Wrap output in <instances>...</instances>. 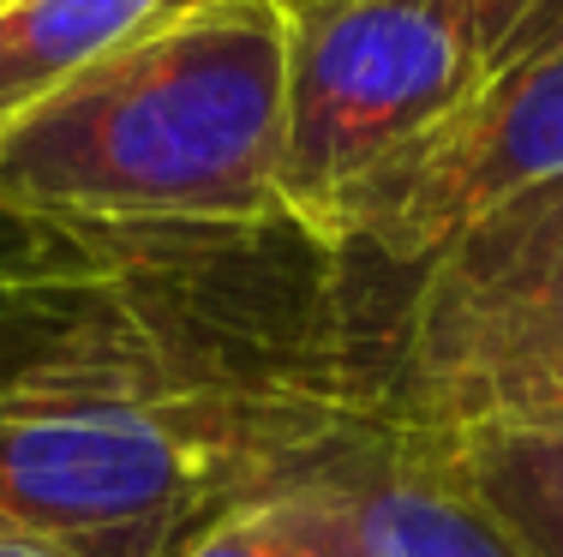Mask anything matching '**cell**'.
Returning a JSON list of instances; mask_svg holds the SVG:
<instances>
[{"label":"cell","instance_id":"obj_6","mask_svg":"<svg viewBox=\"0 0 563 557\" xmlns=\"http://www.w3.org/2000/svg\"><path fill=\"white\" fill-rule=\"evenodd\" d=\"M151 241H114L0 204V383L144 318Z\"/></svg>","mask_w":563,"mask_h":557},{"label":"cell","instance_id":"obj_11","mask_svg":"<svg viewBox=\"0 0 563 557\" xmlns=\"http://www.w3.org/2000/svg\"><path fill=\"white\" fill-rule=\"evenodd\" d=\"M450 7L479 55V73L504 66L509 55H521L528 43L563 24V0H450Z\"/></svg>","mask_w":563,"mask_h":557},{"label":"cell","instance_id":"obj_9","mask_svg":"<svg viewBox=\"0 0 563 557\" xmlns=\"http://www.w3.org/2000/svg\"><path fill=\"white\" fill-rule=\"evenodd\" d=\"M521 557H563V414L516 426L426 432Z\"/></svg>","mask_w":563,"mask_h":557},{"label":"cell","instance_id":"obj_5","mask_svg":"<svg viewBox=\"0 0 563 557\" xmlns=\"http://www.w3.org/2000/svg\"><path fill=\"white\" fill-rule=\"evenodd\" d=\"M563 180V24L492 66L467 102L413 138L330 222V246L366 241L426 264L509 198Z\"/></svg>","mask_w":563,"mask_h":557},{"label":"cell","instance_id":"obj_3","mask_svg":"<svg viewBox=\"0 0 563 557\" xmlns=\"http://www.w3.org/2000/svg\"><path fill=\"white\" fill-rule=\"evenodd\" d=\"M288 114L282 210L330 246V222L384 163L450 121L479 85V55L450 0H282Z\"/></svg>","mask_w":563,"mask_h":557},{"label":"cell","instance_id":"obj_12","mask_svg":"<svg viewBox=\"0 0 563 557\" xmlns=\"http://www.w3.org/2000/svg\"><path fill=\"white\" fill-rule=\"evenodd\" d=\"M0 557H85V552L60 546V539H31V534H7L0 527Z\"/></svg>","mask_w":563,"mask_h":557},{"label":"cell","instance_id":"obj_4","mask_svg":"<svg viewBox=\"0 0 563 557\" xmlns=\"http://www.w3.org/2000/svg\"><path fill=\"white\" fill-rule=\"evenodd\" d=\"M563 414V180L509 198L420 264L401 426L467 432Z\"/></svg>","mask_w":563,"mask_h":557},{"label":"cell","instance_id":"obj_10","mask_svg":"<svg viewBox=\"0 0 563 557\" xmlns=\"http://www.w3.org/2000/svg\"><path fill=\"white\" fill-rule=\"evenodd\" d=\"M168 557H366L347 468H306L222 503Z\"/></svg>","mask_w":563,"mask_h":557},{"label":"cell","instance_id":"obj_1","mask_svg":"<svg viewBox=\"0 0 563 557\" xmlns=\"http://www.w3.org/2000/svg\"><path fill=\"white\" fill-rule=\"evenodd\" d=\"M288 7L198 0L0 138V204L114 241L288 229Z\"/></svg>","mask_w":563,"mask_h":557},{"label":"cell","instance_id":"obj_7","mask_svg":"<svg viewBox=\"0 0 563 557\" xmlns=\"http://www.w3.org/2000/svg\"><path fill=\"white\" fill-rule=\"evenodd\" d=\"M347 486L366 557H521L498 515L455 480L444 449L413 426H396L366 461H354Z\"/></svg>","mask_w":563,"mask_h":557},{"label":"cell","instance_id":"obj_2","mask_svg":"<svg viewBox=\"0 0 563 557\" xmlns=\"http://www.w3.org/2000/svg\"><path fill=\"white\" fill-rule=\"evenodd\" d=\"M324 420L186 371L126 324L0 383V527L85 557H168L222 503L294 480Z\"/></svg>","mask_w":563,"mask_h":557},{"label":"cell","instance_id":"obj_8","mask_svg":"<svg viewBox=\"0 0 563 557\" xmlns=\"http://www.w3.org/2000/svg\"><path fill=\"white\" fill-rule=\"evenodd\" d=\"M198 0H0V138L126 36Z\"/></svg>","mask_w":563,"mask_h":557}]
</instances>
